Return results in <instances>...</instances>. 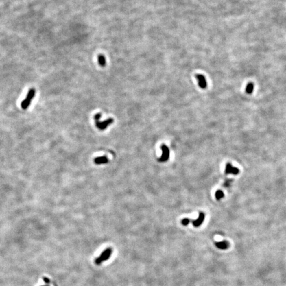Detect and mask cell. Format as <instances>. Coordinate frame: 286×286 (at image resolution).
<instances>
[{"instance_id":"obj_1","label":"cell","mask_w":286,"mask_h":286,"mask_svg":"<svg viewBox=\"0 0 286 286\" xmlns=\"http://www.w3.org/2000/svg\"><path fill=\"white\" fill-rule=\"evenodd\" d=\"M35 95V90L34 88H31L29 90L28 93H27V97L23 101L21 106L23 109H27L28 108L29 105L31 104L32 99H33Z\"/></svg>"},{"instance_id":"obj_2","label":"cell","mask_w":286,"mask_h":286,"mask_svg":"<svg viewBox=\"0 0 286 286\" xmlns=\"http://www.w3.org/2000/svg\"><path fill=\"white\" fill-rule=\"evenodd\" d=\"M111 254H112V248H108L106 249V250L101 254V255L99 256V257L96 258L95 260V263L97 265H99L102 264L103 262L107 261V260L110 258Z\"/></svg>"},{"instance_id":"obj_3","label":"cell","mask_w":286,"mask_h":286,"mask_svg":"<svg viewBox=\"0 0 286 286\" xmlns=\"http://www.w3.org/2000/svg\"><path fill=\"white\" fill-rule=\"evenodd\" d=\"M161 149L162 151V154L160 158L158 159V161L160 162H166L170 158V150L168 146L165 145H162L161 146Z\"/></svg>"},{"instance_id":"obj_4","label":"cell","mask_w":286,"mask_h":286,"mask_svg":"<svg viewBox=\"0 0 286 286\" xmlns=\"http://www.w3.org/2000/svg\"><path fill=\"white\" fill-rule=\"evenodd\" d=\"M113 123V119L109 118L108 119L102 121V122L99 121V120L96 121L95 125L96 127H97V129H99V130H104L106 129L109 125H111Z\"/></svg>"},{"instance_id":"obj_5","label":"cell","mask_w":286,"mask_h":286,"mask_svg":"<svg viewBox=\"0 0 286 286\" xmlns=\"http://www.w3.org/2000/svg\"><path fill=\"white\" fill-rule=\"evenodd\" d=\"M195 78L197 80H198V85L200 88L203 89V90H205V89L207 88V82L204 75L200 74H198L195 75Z\"/></svg>"},{"instance_id":"obj_6","label":"cell","mask_w":286,"mask_h":286,"mask_svg":"<svg viewBox=\"0 0 286 286\" xmlns=\"http://www.w3.org/2000/svg\"><path fill=\"white\" fill-rule=\"evenodd\" d=\"M240 170L239 168H236V167H234L231 165L230 163H226V168H225V174H232L234 175H237L238 174H239Z\"/></svg>"},{"instance_id":"obj_7","label":"cell","mask_w":286,"mask_h":286,"mask_svg":"<svg viewBox=\"0 0 286 286\" xmlns=\"http://www.w3.org/2000/svg\"><path fill=\"white\" fill-rule=\"evenodd\" d=\"M204 219H205V214L202 212H200V214H199L198 218L195 221L191 220V222H192V224H193V226H195V227H198V226H200V225H202Z\"/></svg>"},{"instance_id":"obj_8","label":"cell","mask_w":286,"mask_h":286,"mask_svg":"<svg viewBox=\"0 0 286 286\" xmlns=\"http://www.w3.org/2000/svg\"><path fill=\"white\" fill-rule=\"evenodd\" d=\"M215 246L221 250H225L229 246V243L227 241H221L215 242Z\"/></svg>"},{"instance_id":"obj_9","label":"cell","mask_w":286,"mask_h":286,"mask_svg":"<svg viewBox=\"0 0 286 286\" xmlns=\"http://www.w3.org/2000/svg\"><path fill=\"white\" fill-rule=\"evenodd\" d=\"M109 162L108 158L106 156H100L97 157L94 159V162L96 164H106Z\"/></svg>"},{"instance_id":"obj_10","label":"cell","mask_w":286,"mask_h":286,"mask_svg":"<svg viewBox=\"0 0 286 286\" xmlns=\"http://www.w3.org/2000/svg\"><path fill=\"white\" fill-rule=\"evenodd\" d=\"M98 63L100 66L102 67H105L106 66V57L102 54H99L98 56Z\"/></svg>"},{"instance_id":"obj_11","label":"cell","mask_w":286,"mask_h":286,"mask_svg":"<svg viewBox=\"0 0 286 286\" xmlns=\"http://www.w3.org/2000/svg\"><path fill=\"white\" fill-rule=\"evenodd\" d=\"M254 88V85L252 82H250L247 84V86L246 87V92L248 94H251L253 92Z\"/></svg>"},{"instance_id":"obj_12","label":"cell","mask_w":286,"mask_h":286,"mask_svg":"<svg viewBox=\"0 0 286 286\" xmlns=\"http://www.w3.org/2000/svg\"><path fill=\"white\" fill-rule=\"evenodd\" d=\"M224 197V193L221 190H218L215 193V198L217 200H220Z\"/></svg>"},{"instance_id":"obj_13","label":"cell","mask_w":286,"mask_h":286,"mask_svg":"<svg viewBox=\"0 0 286 286\" xmlns=\"http://www.w3.org/2000/svg\"><path fill=\"white\" fill-rule=\"evenodd\" d=\"M190 222H191L190 219H187V218H186V219H182V224L184 226H187L189 223H190Z\"/></svg>"},{"instance_id":"obj_14","label":"cell","mask_w":286,"mask_h":286,"mask_svg":"<svg viewBox=\"0 0 286 286\" xmlns=\"http://www.w3.org/2000/svg\"><path fill=\"white\" fill-rule=\"evenodd\" d=\"M101 117H102V114L101 113H97L96 115H94V119H95V121H99L100 119V118H101Z\"/></svg>"},{"instance_id":"obj_15","label":"cell","mask_w":286,"mask_h":286,"mask_svg":"<svg viewBox=\"0 0 286 286\" xmlns=\"http://www.w3.org/2000/svg\"><path fill=\"white\" fill-rule=\"evenodd\" d=\"M231 182V180H226L225 183V186H229V183Z\"/></svg>"},{"instance_id":"obj_16","label":"cell","mask_w":286,"mask_h":286,"mask_svg":"<svg viewBox=\"0 0 286 286\" xmlns=\"http://www.w3.org/2000/svg\"><path fill=\"white\" fill-rule=\"evenodd\" d=\"M43 280H44V281H45L46 283H50V280H49V279H48L47 278H45V277H44V278H43Z\"/></svg>"},{"instance_id":"obj_17","label":"cell","mask_w":286,"mask_h":286,"mask_svg":"<svg viewBox=\"0 0 286 286\" xmlns=\"http://www.w3.org/2000/svg\"><path fill=\"white\" fill-rule=\"evenodd\" d=\"M42 286H48V285H42Z\"/></svg>"}]
</instances>
